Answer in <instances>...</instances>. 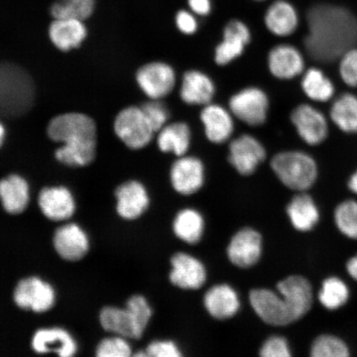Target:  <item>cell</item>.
<instances>
[{
    "label": "cell",
    "instance_id": "obj_1",
    "mask_svg": "<svg viewBox=\"0 0 357 357\" xmlns=\"http://www.w3.org/2000/svg\"><path fill=\"white\" fill-rule=\"evenodd\" d=\"M306 21L303 45L307 56L320 64L334 63L357 46V17L346 7L316 3L307 10Z\"/></svg>",
    "mask_w": 357,
    "mask_h": 357
},
{
    "label": "cell",
    "instance_id": "obj_2",
    "mask_svg": "<svg viewBox=\"0 0 357 357\" xmlns=\"http://www.w3.org/2000/svg\"><path fill=\"white\" fill-rule=\"evenodd\" d=\"M280 294L273 290L257 289L249 294L256 314L272 326H287L305 316L312 305V289L309 280L291 275L278 284Z\"/></svg>",
    "mask_w": 357,
    "mask_h": 357
},
{
    "label": "cell",
    "instance_id": "obj_3",
    "mask_svg": "<svg viewBox=\"0 0 357 357\" xmlns=\"http://www.w3.org/2000/svg\"><path fill=\"white\" fill-rule=\"evenodd\" d=\"M47 136L61 146L55 158L70 167L91 165L97 153V126L91 117L82 113H66L56 116L48 123Z\"/></svg>",
    "mask_w": 357,
    "mask_h": 357
},
{
    "label": "cell",
    "instance_id": "obj_4",
    "mask_svg": "<svg viewBox=\"0 0 357 357\" xmlns=\"http://www.w3.org/2000/svg\"><path fill=\"white\" fill-rule=\"evenodd\" d=\"M36 88L31 75L12 62L0 63V119H15L33 109Z\"/></svg>",
    "mask_w": 357,
    "mask_h": 357
},
{
    "label": "cell",
    "instance_id": "obj_5",
    "mask_svg": "<svg viewBox=\"0 0 357 357\" xmlns=\"http://www.w3.org/2000/svg\"><path fill=\"white\" fill-rule=\"evenodd\" d=\"M271 167L284 185L298 192L310 190L319 176L315 159L300 150L280 151L272 158Z\"/></svg>",
    "mask_w": 357,
    "mask_h": 357
},
{
    "label": "cell",
    "instance_id": "obj_6",
    "mask_svg": "<svg viewBox=\"0 0 357 357\" xmlns=\"http://www.w3.org/2000/svg\"><path fill=\"white\" fill-rule=\"evenodd\" d=\"M116 135L132 150H141L151 144L155 133L141 106L131 105L119 112L114 119Z\"/></svg>",
    "mask_w": 357,
    "mask_h": 357
},
{
    "label": "cell",
    "instance_id": "obj_7",
    "mask_svg": "<svg viewBox=\"0 0 357 357\" xmlns=\"http://www.w3.org/2000/svg\"><path fill=\"white\" fill-rule=\"evenodd\" d=\"M229 109L234 118L249 127L262 126L269 114L270 100L262 89L249 86L231 96Z\"/></svg>",
    "mask_w": 357,
    "mask_h": 357
},
{
    "label": "cell",
    "instance_id": "obj_8",
    "mask_svg": "<svg viewBox=\"0 0 357 357\" xmlns=\"http://www.w3.org/2000/svg\"><path fill=\"white\" fill-rule=\"evenodd\" d=\"M138 87L149 100H162L175 89L177 77L173 66L164 61H151L142 66L136 73Z\"/></svg>",
    "mask_w": 357,
    "mask_h": 357
},
{
    "label": "cell",
    "instance_id": "obj_9",
    "mask_svg": "<svg viewBox=\"0 0 357 357\" xmlns=\"http://www.w3.org/2000/svg\"><path fill=\"white\" fill-rule=\"evenodd\" d=\"M56 300L54 287L38 276L22 279L13 291V301L20 309L37 314L51 310L55 305Z\"/></svg>",
    "mask_w": 357,
    "mask_h": 357
},
{
    "label": "cell",
    "instance_id": "obj_10",
    "mask_svg": "<svg viewBox=\"0 0 357 357\" xmlns=\"http://www.w3.org/2000/svg\"><path fill=\"white\" fill-rule=\"evenodd\" d=\"M290 122L298 136L305 144L317 146L323 144L329 135V123L322 111L303 102L290 113Z\"/></svg>",
    "mask_w": 357,
    "mask_h": 357
},
{
    "label": "cell",
    "instance_id": "obj_11",
    "mask_svg": "<svg viewBox=\"0 0 357 357\" xmlns=\"http://www.w3.org/2000/svg\"><path fill=\"white\" fill-rule=\"evenodd\" d=\"M264 145L251 134H242L230 142L227 160L236 172L244 176H252L266 159Z\"/></svg>",
    "mask_w": 357,
    "mask_h": 357
},
{
    "label": "cell",
    "instance_id": "obj_12",
    "mask_svg": "<svg viewBox=\"0 0 357 357\" xmlns=\"http://www.w3.org/2000/svg\"><path fill=\"white\" fill-rule=\"evenodd\" d=\"M251 41L252 33L248 26L239 20H231L223 29L222 42L214 50V61L220 66L229 65L243 54Z\"/></svg>",
    "mask_w": 357,
    "mask_h": 357
},
{
    "label": "cell",
    "instance_id": "obj_13",
    "mask_svg": "<svg viewBox=\"0 0 357 357\" xmlns=\"http://www.w3.org/2000/svg\"><path fill=\"white\" fill-rule=\"evenodd\" d=\"M267 67L275 78L291 80L305 73V60L300 49L291 44L281 43L268 53Z\"/></svg>",
    "mask_w": 357,
    "mask_h": 357
},
{
    "label": "cell",
    "instance_id": "obj_14",
    "mask_svg": "<svg viewBox=\"0 0 357 357\" xmlns=\"http://www.w3.org/2000/svg\"><path fill=\"white\" fill-rule=\"evenodd\" d=\"M169 178L173 188L177 193L183 195H193L204 185V165L196 156H180L172 165Z\"/></svg>",
    "mask_w": 357,
    "mask_h": 357
},
{
    "label": "cell",
    "instance_id": "obj_15",
    "mask_svg": "<svg viewBox=\"0 0 357 357\" xmlns=\"http://www.w3.org/2000/svg\"><path fill=\"white\" fill-rule=\"evenodd\" d=\"M53 245L63 260L78 261L87 255L91 243L86 231L70 222L58 227L53 236Z\"/></svg>",
    "mask_w": 357,
    "mask_h": 357
},
{
    "label": "cell",
    "instance_id": "obj_16",
    "mask_svg": "<svg viewBox=\"0 0 357 357\" xmlns=\"http://www.w3.org/2000/svg\"><path fill=\"white\" fill-rule=\"evenodd\" d=\"M199 118L205 136L211 144H225L233 136L235 118L229 109L211 102L203 107Z\"/></svg>",
    "mask_w": 357,
    "mask_h": 357
},
{
    "label": "cell",
    "instance_id": "obj_17",
    "mask_svg": "<svg viewBox=\"0 0 357 357\" xmlns=\"http://www.w3.org/2000/svg\"><path fill=\"white\" fill-rule=\"evenodd\" d=\"M40 211L52 221L68 220L74 215L77 203L67 187H46L40 192L38 199Z\"/></svg>",
    "mask_w": 357,
    "mask_h": 357
},
{
    "label": "cell",
    "instance_id": "obj_18",
    "mask_svg": "<svg viewBox=\"0 0 357 357\" xmlns=\"http://www.w3.org/2000/svg\"><path fill=\"white\" fill-rule=\"evenodd\" d=\"M261 253V236L251 227H245L238 231L231 239L227 249L230 261L241 268H248L257 264Z\"/></svg>",
    "mask_w": 357,
    "mask_h": 357
},
{
    "label": "cell",
    "instance_id": "obj_19",
    "mask_svg": "<svg viewBox=\"0 0 357 357\" xmlns=\"http://www.w3.org/2000/svg\"><path fill=\"white\" fill-rule=\"evenodd\" d=\"M31 346L39 355L54 352L61 357H71L78 351L77 342L73 335L60 327L38 329L33 334Z\"/></svg>",
    "mask_w": 357,
    "mask_h": 357
},
{
    "label": "cell",
    "instance_id": "obj_20",
    "mask_svg": "<svg viewBox=\"0 0 357 357\" xmlns=\"http://www.w3.org/2000/svg\"><path fill=\"white\" fill-rule=\"evenodd\" d=\"M116 211L125 220L140 218L149 207L150 198L146 187L137 181H128L115 190Z\"/></svg>",
    "mask_w": 357,
    "mask_h": 357
},
{
    "label": "cell",
    "instance_id": "obj_21",
    "mask_svg": "<svg viewBox=\"0 0 357 357\" xmlns=\"http://www.w3.org/2000/svg\"><path fill=\"white\" fill-rule=\"evenodd\" d=\"M172 266L169 280L178 288L197 289L206 281V270L203 263L189 254H175L172 258Z\"/></svg>",
    "mask_w": 357,
    "mask_h": 357
},
{
    "label": "cell",
    "instance_id": "obj_22",
    "mask_svg": "<svg viewBox=\"0 0 357 357\" xmlns=\"http://www.w3.org/2000/svg\"><path fill=\"white\" fill-rule=\"evenodd\" d=\"M215 93V84L203 71L190 70L183 75L180 97L185 104L204 107L212 102Z\"/></svg>",
    "mask_w": 357,
    "mask_h": 357
},
{
    "label": "cell",
    "instance_id": "obj_23",
    "mask_svg": "<svg viewBox=\"0 0 357 357\" xmlns=\"http://www.w3.org/2000/svg\"><path fill=\"white\" fill-rule=\"evenodd\" d=\"M264 22L271 33L276 37L287 38L296 32L300 25V17L291 3L287 0H276L268 8Z\"/></svg>",
    "mask_w": 357,
    "mask_h": 357
},
{
    "label": "cell",
    "instance_id": "obj_24",
    "mask_svg": "<svg viewBox=\"0 0 357 357\" xmlns=\"http://www.w3.org/2000/svg\"><path fill=\"white\" fill-rule=\"evenodd\" d=\"M100 323L105 331L127 339H140L144 333L132 312L126 307H105L100 311Z\"/></svg>",
    "mask_w": 357,
    "mask_h": 357
},
{
    "label": "cell",
    "instance_id": "obj_25",
    "mask_svg": "<svg viewBox=\"0 0 357 357\" xmlns=\"http://www.w3.org/2000/svg\"><path fill=\"white\" fill-rule=\"evenodd\" d=\"M0 202L12 215L24 213L30 202L29 182L17 174L3 178L0 180Z\"/></svg>",
    "mask_w": 357,
    "mask_h": 357
},
{
    "label": "cell",
    "instance_id": "obj_26",
    "mask_svg": "<svg viewBox=\"0 0 357 357\" xmlns=\"http://www.w3.org/2000/svg\"><path fill=\"white\" fill-rule=\"evenodd\" d=\"M84 21L74 19H54L49 26L51 42L61 52L78 48L87 37V29Z\"/></svg>",
    "mask_w": 357,
    "mask_h": 357
},
{
    "label": "cell",
    "instance_id": "obj_27",
    "mask_svg": "<svg viewBox=\"0 0 357 357\" xmlns=\"http://www.w3.org/2000/svg\"><path fill=\"white\" fill-rule=\"evenodd\" d=\"M204 306L213 318L227 319L234 317L240 309L238 293L230 285H214L204 296Z\"/></svg>",
    "mask_w": 357,
    "mask_h": 357
},
{
    "label": "cell",
    "instance_id": "obj_28",
    "mask_svg": "<svg viewBox=\"0 0 357 357\" xmlns=\"http://www.w3.org/2000/svg\"><path fill=\"white\" fill-rule=\"evenodd\" d=\"M158 133L156 145L162 153H171L177 158L188 153L192 141L188 123L183 121L167 123Z\"/></svg>",
    "mask_w": 357,
    "mask_h": 357
},
{
    "label": "cell",
    "instance_id": "obj_29",
    "mask_svg": "<svg viewBox=\"0 0 357 357\" xmlns=\"http://www.w3.org/2000/svg\"><path fill=\"white\" fill-rule=\"evenodd\" d=\"M329 117L342 132L357 134V96L346 92L335 98L330 106Z\"/></svg>",
    "mask_w": 357,
    "mask_h": 357
},
{
    "label": "cell",
    "instance_id": "obj_30",
    "mask_svg": "<svg viewBox=\"0 0 357 357\" xmlns=\"http://www.w3.org/2000/svg\"><path fill=\"white\" fill-rule=\"evenodd\" d=\"M301 86L307 99L321 104L333 100L336 93L333 80L318 67L305 70Z\"/></svg>",
    "mask_w": 357,
    "mask_h": 357
},
{
    "label": "cell",
    "instance_id": "obj_31",
    "mask_svg": "<svg viewBox=\"0 0 357 357\" xmlns=\"http://www.w3.org/2000/svg\"><path fill=\"white\" fill-rule=\"evenodd\" d=\"M287 214L293 227L298 231H310L319 220V211L310 195L301 192L290 201Z\"/></svg>",
    "mask_w": 357,
    "mask_h": 357
},
{
    "label": "cell",
    "instance_id": "obj_32",
    "mask_svg": "<svg viewBox=\"0 0 357 357\" xmlns=\"http://www.w3.org/2000/svg\"><path fill=\"white\" fill-rule=\"evenodd\" d=\"M173 230L177 238L184 241L185 243H197L204 234V218L195 209H183L177 213L174 220Z\"/></svg>",
    "mask_w": 357,
    "mask_h": 357
},
{
    "label": "cell",
    "instance_id": "obj_33",
    "mask_svg": "<svg viewBox=\"0 0 357 357\" xmlns=\"http://www.w3.org/2000/svg\"><path fill=\"white\" fill-rule=\"evenodd\" d=\"M96 0H58L51 8L54 19H74L84 21L93 15Z\"/></svg>",
    "mask_w": 357,
    "mask_h": 357
},
{
    "label": "cell",
    "instance_id": "obj_34",
    "mask_svg": "<svg viewBox=\"0 0 357 357\" xmlns=\"http://www.w3.org/2000/svg\"><path fill=\"white\" fill-rule=\"evenodd\" d=\"M319 298L326 309L337 310L344 305L349 298V289L342 280L329 278L324 281Z\"/></svg>",
    "mask_w": 357,
    "mask_h": 357
},
{
    "label": "cell",
    "instance_id": "obj_35",
    "mask_svg": "<svg viewBox=\"0 0 357 357\" xmlns=\"http://www.w3.org/2000/svg\"><path fill=\"white\" fill-rule=\"evenodd\" d=\"M338 229L347 238L357 239V202L346 200L338 205L334 213Z\"/></svg>",
    "mask_w": 357,
    "mask_h": 357
},
{
    "label": "cell",
    "instance_id": "obj_36",
    "mask_svg": "<svg viewBox=\"0 0 357 357\" xmlns=\"http://www.w3.org/2000/svg\"><path fill=\"white\" fill-rule=\"evenodd\" d=\"M349 355L346 343L331 335L317 337L311 347V356L314 357H347Z\"/></svg>",
    "mask_w": 357,
    "mask_h": 357
},
{
    "label": "cell",
    "instance_id": "obj_37",
    "mask_svg": "<svg viewBox=\"0 0 357 357\" xmlns=\"http://www.w3.org/2000/svg\"><path fill=\"white\" fill-rule=\"evenodd\" d=\"M132 351L127 338L115 335L102 339L96 347V354L98 357H128L132 356Z\"/></svg>",
    "mask_w": 357,
    "mask_h": 357
},
{
    "label": "cell",
    "instance_id": "obj_38",
    "mask_svg": "<svg viewBox=\"0 0 357 357\" xmlns=\"http://www.w3.org/2000/svg\"><path fill=\"white\" fill-rule=\"evenodd\" d=\"M338 73L346 86L357 88V46L349 49L339 58Z\"/></svg>",
    "mask_w": 357,
    "mask_h": 357
},
{
    "label": "cell",
    "instance_id": "obj_39",
    "mask_svg": "<svg viewBox=\"0 0 357 357\" xmlns=\"http://www.w3.org/2000/svg\"><path fill=\"white\" fill-rule=\"evenodd\" d=\"M147 119L155 132L166 126L169 119V111L166 105L159 100H150L141 105Z\"/></svg>",
    "mask_w": 357,
    "mask_h": 357
},
{
    "label": "cell",
    "instance_id": "obj_40",
    "mask_svg": "<svg viewBox=\"0 0 357 357\" xmlns=\"http://www.w3.org/2000/svg\"><path fill=\"white\" fill-rule=\"evenodd\" d=\"M263 357H289L290 350L287 339L280 336H272L263 343L260 350Z\"/></svg>",
    "mask_w": 357,
    "mask_h": 357
},
{
    "label": "cell",
    "instance_id": "obj_41",
    "mask_svg": "<svg viewBox=\"0 0 357 357\" xmlns=\"http://www.w3.org/2000/svg\"><path fill=\"white\" fill-rule=\"evenodd\" d=\"M147 356L181 357V350L172 341H155L151 342L145 350Z\"/></svg>",
    "mask_w": 357,
    "mask_h": 357
},
{
    "label": "cell",
    "instance_id": "obj_42",
    "mask_svg": "<svg viewBox=\"0 0 357 357\" xmlns=\"http://www.w3.org/2000/svg\"><path fill=\"white\" fill-rule=\"evenodd\" d=\"M176 25L178 31L185 35H193L198 30V22L193 13L180 10L176 15Z\"/></svg>",
    "mask_w": 357,
    "mask_h": 357
},
{
    "label": "cell",
    "instance_id": "obj_43",
    "mask_svg": "<svg viewBox=\"0 0 357 357\" xmlns=\"http://www.w3.org/2000/svg\"><path fill=\"white\" fill-rule=\"evenodd\" d=\"M192 13L199 16H207L212 10L211 0H188Z\"/></svg>",
    "mask_w": 357,
    "mask_h": 357
},
{
    "label": "cell",
    "instance_id": "obj_44",
    "mask_svg": "<svg viewBox=\"0 0 357 357\" xmlns=\"http://www.w3.org/2000/svg\"><path fill=\"white\" fill-rule=\"evenodd\" d=\"M348 273L357 281V256L350 259L347 264Z\"/></svg>",
    "mask_w": 357,
    "mask_h": 357
},
{
    "label": "cell",
    "instance_id": "obj_45",
    "mask_svg": "<svg viewBox=\"0 0 357 357\" xmlns=\"http://www.w3.org/2000/svg\"><path fill=\"white\" fill-rule=\"evenodd\" d=\"M347 186L351 192L357 195V169L348 180Z\"/></svg>",
    "mask_w": 357,
    "mask_h": 357
},
{
    "label": "cell",
    "instance_id": "obj_46",
    "mask_svg": "<svg viewBox=\"0 0 357 357\" xmlns=\"http://www.w3.org/2000/svg\"><path fill=\"white\" fill-rule=\"evenodd\" d=\"M6 130L3 124L0 121V147L2 146L4 139H6Z\"/></svg>",
    "mask_w": 357,
    "mask_h": 357
},
{
    "label": "cell",
    "instance_id": "obj_47",
    "mask_svg": "<svg viewBox=\"0 0 357 357\" xmlns=\"http://www.w3.org/2000/svg\"><path fill=\"white\" fill-rule=\"evenodd\" d=\"M256 1H263V0H256Z\"/></svg>",
    "mask_w": 357,
    "mask_h": 357
}]
</instances>
